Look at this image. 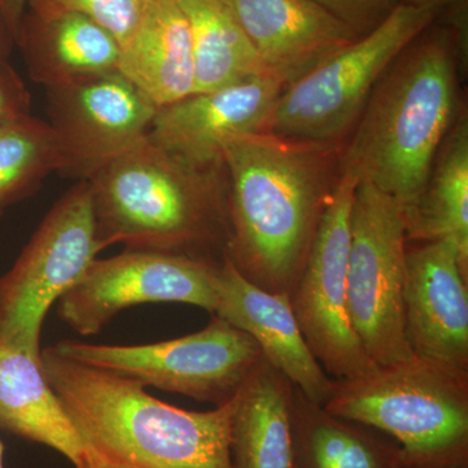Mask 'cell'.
I'll list each match as a JSON object with an SVG mask.
<instances>
[{"label":"cell","instance_id":"obj_1","mask_svg":"<svg viewBox=\"0 0 468 468\" xmlns=\"http://www.w3.org/2000/svg\"><path fill=\"white\" fill-rule=\"evenodd\" d=\"M334 144L258 132L224 149L226 258L252 284L291 295L335 184Z\"/></svg>","mask_w":468,"mask_h":468},{"label":"cell","instance_id":"obj_2","mask_svg":"<svg viewBox=\"0 0 468 468\" xmlns=\"http://www.w3.org/2000/svg\"><path fill=\"white\" fill-rule=\"evenodd\" d=\"M42 368L86 448L140 468H233L237 394L209 411L154 399L143 384L42 351Z\"/></svg>","mask_w":468,"mask_h":468},{"label":"cell","instance_id":"obj_3","mask_svg":"<svg viewBox=\"0 0 468 468\" xmlns=\"http://www.w3.org/2000/svg\"><path fill=\"white\" fill-rule=\"evenodd\" d=\"M224 172L189 167L146 138L89 180L101 248L220 264L230 232Z\"/></svg>","mask_w":468,"mask_h":468},{"label":"cell","instance_id":"obj_4","mask_svg":"<svg viewBox=\"0 0 468 468\" xmlns=\"http://www.w3.org/2000/svg\"><path fill=\"white\" fill-rule=\"evenodd\" d=\"M417 41L381 77L344 156L360 180L405 208L423 190L457 113V52L451 36L440 32Z\"/></svg>","mask_w":468,"mask_h":468},{"label":"cell","instance_id":"obj_5","mask_svg":"<svg viewBox=\"0 0 468 468\" xmlns=\"http://www.w3.org/2000/svg\"><path fill=\"white\" fill-rule=\"evenodd\" d=\"M329 414L399 443L405 468H467L468 371L414 356L334 380Z\"/></svg>","mask_w":468,"mask_h":468},{"label":"cell","instance_id":"obj_6","mask_svg":"<svg viewBox=\"0 0 468 468\" xmlns=\"http://www.w3.org/2000/svg\"><path fill=\"white\" fill-rule=\"evenodd\" d=\"M441 9L399 3L380 26L286 86L261 132L335 144L359 122L381 77Z\"/></svg>","mask_w":468,"mask_h":468},{"label":"cell","instance_id":"obj_7","mask_svg":"<svg viewBox=\"0 0 468 468\" xmlns=\"http://www.w3.org/2000/svg\"><path fill=\"white\" fill-rule=\"evenodd\" d=\"M103 250L89 181L55 202L8 272L0 276V344L41 359L43 322Z\"/></svg>","mask_w":468,"mask_h":468},{"label":"cell","instance_id":"obj_8","mask_svg":"<svg viewBox=\"0 0 468 468\" xmlns=\"http://www.w3.org/2000/svg\"><path fill=\"white\" fill-rule=\"evenodd\" d=\"M347 309L366 353L377 366L414 356L406 337L405 207L360 180L350 215Z\"/></svg>","mask_w":468,"mask_h":468},{"label":"cell","instance_id":"obj_9","mask_svg":"<svg viewBox=\"0 0 468 468\" xmlns=\"http://www.w3.org/2000/svg\"><path fill=\"white\" fill-rule=\"evenodd\" d=\"M60 356L90 367L133 378L146 387L221 406L239 393L261 353L241 329L212 314L196 334L144 345H54Z\"/></svg>","mask_w":468,"mask_h":468},{"label":"cell","instance_id":"obj_10","mask_svg":"<svg viewBox=\"0 0 468 468\" xmlns=\"http://www.w3.org/2000/svg\"><path fill=\"white\" fill-rule=\"evenodd\" d=\"M359 181L354 168L343 163L306 263L291 292L302 335L334 380L359 377L377 366L360 344L347 309L350 215Z\"/></svg>","mask_w":468,"mask_h":468},{"label":"cell","instance_id":"obj_11","mask_svg":"<svg viewBox=\"0 0 468 468\" xmlns=\"http://www.w3.org/2000/svg\"><path fill=\"white\" fill-rule=\"evenodd\" d=\"M220 264L186 255L125 249L115 257L92 261L58 300V314L86 337L100 334L117 314L138 304H193L212 315L218 309Z\"/></svg>","mask_w":468,"mask_h":468},{"label":"cell","instance_id":"obj_12","mask_svg":"<svg viewBox=\"0 0 468 468\" xmlns=\"http://www.w3.org/2000/svg\"><path fill=\"white\" fill-rule=\"evenodd\" d=\"M46 91L58 174L77 183L146 140L158 110L119 72Z\"/></svg>","mask_w":468,"mask_h":468},{"label":"cell","instance_id":"obj_13","mask_svg":"<svg viewBox=\"0 0 468 468\" xmlns=\"http://www.w3.org/2000/svg\"><path fill=\"white\" fill-rule=\"evenodd\" d=\"M292 81L282 73L264 72L218 90L194 92L156 110L147 140L189 167L221 171L227 144L263 131Z\"/></svg>","mask_w":468,"mask_h":468},{"label":"cell","instance_id":"obj_14","mask_svg":"<svg viewBox=\"0 0 468 468\" xmlns=\"http://www.w3.org/2000/svg\"><path fill=\"white\" fill-rule=\"evenodd\" d=\"M468 261L448 241L406 252V337L414 356L468 371Z\"/></svg>","mask_w":468,"mask_h":468},{"label":"cell","instance_id":"obj_15","mask_svg":"<svg viewBox=\"0 0 468 468\" xmlns=\"http://www.w3.org/2000/svg\"><path fill=\"white\" fill-rule=\"evenodd\" d=\"M218 316L250 335L261 356L279 369L307 399L324 406L334 378L322 367L304 340L291 295L252 284L227 258L217 273Z\"/></svg>","mask_w":468,"mask_h":468},{"label":"cell","instance_id":"obj_16","mask_svg":"<svg viewBox=\"0 0 468 468\" xmlns=\"http://www.w3.org/2000/svg\"><path fill=\"white\" fill-rule=\"evenodd\" d=\"M270 72L294 81L359 38L313 0H226Z\"/></svg>","mask_w":468,"mask_h":468},{"label":"cell","instance_id":"obj_17","mask_svg":"<svg viewBox=\"0 0 468 468\" xmlns=\"http://www.w3.org/2000/svg\"><path fill=\"white\" fill-rule=\"evenodd\" d=\"M17 48L30 79L63 88L119 72V41L91 18L72 12L24 11Z\"/></svg>","mask_w":468,"mask_h":468},{"label":"cell","instance_id":"obj_18","mask_svg":"<svg viewBox=\"0 0 468 468\" xmlns=\"http://www.w3.org/2000/svg\"><path fill=\"white\" fill-rule=\"evenodd\" d=\"M119 73L156 107L194 91L192 34L177 0H149L140 24L122 45Z\"/></svg>","mask_w":468,"mask_h":468},{"label":"cell","instance_id":"obj_19","mask_svg":"<svg viewBox=\"0 0 468 468\" xmlns=\"http://www.w3.org/2000/svg\"><path fill=\"white\" fill-rule=\"evenodd\" d=\"M295 387L261 356L237 393L230 424L233 468L292 467Z\"/></svg>","mask_w":468,"mask_h":468},{"label":"cell","instance_id":"obj_20","mask_svg":"<svg viewBox=\"0 0 468 468\" xmlns=\"http://www.w3.org/2000/svg\"><path fill=\"white\" fill-rule=\"evenodd\" d=\"M0 428L54 449L73 466L86 451L84 440L43 372L41 359L2 344Z\"/></svg>","mask_w":468,"mask_h":468},{"label":"cell","instance_id":"obj_21","mask_svg":"<svg viewBox=\"0 0 468 468\" xmlns=\"http://www.w3.org/2000/svg\"><path fill=\"white\" fill-rule=\"evenodd\" d=\"M408 241L452 243L468 261V124L461 116L437 153L417 201L405 208Z\"/></svg>","mask_w":468,"mask_h":468},{"label":"cell","instance_id":"obj_22","mask_svg":"<svg viewBox=\"0 0 468 468\" xmlns=\"http://www.w3.org/2000/svg\"><path fill=\"white\" fill-rule=\"evenodd\" d=\"M401 451L362 424L329 414L295 388L292 468H399Z\"/></svg>","mask_w":468,"mask_h":468},{"label":"cell","instance_id":"obj_23","mask_svg":"<svg viewBox=\"0 0 468 468\" xmlns=\"http://www.w3.org/2000/svg\"><path fill=\"white\" fill-rule=\"evenodd\" d=\"M190 27L194 92L218 90L270 72L226 0H177Z\"/></svg>","mask_w":468,"mask_h":468},{"label":"cell","instance_id":"obj_24","mask_svg":"<svg viewBox=\"0 0 468 468\" xmlns=\"http://www.w3.org/2000/svg\"><path fill=\"white\" fill-rule=\"evenodd\" d=\"M58 165L48 122L30 113L0 122V209L32 196Z\"/></svg>","mask_w":468,"mask_h":468},{"label":"cell","instance_id":"obj_25","mask_svg":"<svg viewBox=\"0 0 468 468\" xmlns=\"http://www.w3.org/2000/svg\"><path fill=\"white\" fill-rule=\"evenodd\" d=\"M149 0H14L18 11L72 12L91 18L119 41H128Z\"/></svg>","mask_w":468,"mask_h":468},{"label":"cell","instance_id":"obj_26","mask_svg":"<svg viewBox=\"0 0 468 468\" xmlns=\"http://www.w3.org/2000/svg\"><path fill=\"white\" fill-rule=\"evenodd\" d=\"M338 20L365 36L389 16L399 0H313Z\"/></svg>","mask_w":468,"mask_h":468},{"label":"cell","instance_id":"obj_27","mask_svg":"<svg viewBox=\"0 0 468 468\" xmlns=\"http://www.w3.org/2000/svg\"><path fill=\"white\" fill-rule=\"evenodd\" d=\"M30 113V92L11 64L0 66V122Z\"/></svg>","mask_w":468,"mask_h":468},{"label":"cell","instance_id":"obj_28","mask_svg":"<svg viewBox=\"0 0 468 468\" xmlns=\"http://www.w3.org/2000/svg\"><path fill=\"white\" fill-rule=\"evenodd\" d=\"M21 14L14 0H0V66L9 63L12 52L17 48L18 24Z\"/></svg>","mask_w":468,"mask_h":468},{"label":"cell","instance_id":"obj_29","mask_svg":"<svg viewBox=\"0 0 468 468\" xmlns=\"http://www.w3.org/2000/svg\"><path fill=\"white\" fill-rule=\"evenodd\" d=\"M76 468H140L132 466V464L122 463L110 460V458L104 457L90 448H86L84 454H82L81 460L76 464Z\"/></svg>","mask_w":468,"mask_h":468},{"label":"cell","instance_id":"obj_30","mask_svg":"<svg viewBox=\"0 0 468 468\" xmlns=\"http://www.w3.org/2000/svg\"><path fill=\"white\" fill-rule=\"evenodd\" d=\"M399 2L406 3V5H419V7L430 5V7L442 8L451 0H399Z\"/></svg>","mask_w":468,"mask_h":468},{"label":"cell","instance_id":"obj_31","mask_svg":"<svg viewBox=\"0 0 468 468\" xmlns=\"http://www.w3.org/2000/svg\"><path fill=\"white\" fill-rule=\"evenodd\" d=\"M0 468H5V445H3L2 441H0Z\"/></svg>","mask_w":468,"mask_h":468},{"label":"cell","instance_id":"obj_32","mask_svg":"<svg viewBox=\"0 0 468 468\" xmlns=\"http://www.w3.org/2000/svg\"><path fill=\"white\" fill-rule=\"evenodd\" d=\"M3 209H0V215H2Z\"/></svg>","mask_w":468,"mask_h":468},{"label":"cell","instance_id":"obj_33","mask_svg":"<svg viewBox=\"0 0 468 468\" xmlns=\"http://www.w3.org/2000/svg\"><path fill=\"white\" fill-rule=\"evenodd\" d=\"M399 468H405V467H403L402 464H401V466H399Z\"/></svg>","mask_w":468,"mask_h":468}]
</instances>
